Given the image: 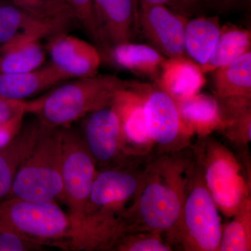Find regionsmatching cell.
Listing matches in <instances>:
<instances>
[{"instance_id": "6da1fadb", "label": "cell", "mask_w": 251, "mask_h": 251, "mask_svg": "<svg viewBox=\"0 0 251 251\" xmlns=\"http://www.w3.org/2000/svg\"><path fill=\"white\" fill-rule=\"evenodd\" d=\"M195 162L192 145L149 155L139 189L125 214L130 232L158 231L167 242L179 223Z\"/></svg>"}, {"instance_id": "7a4b0ae2", "label": "cell", "mask_w": 251, "mask_h": 251, "mask_svg": "<svg viewBox=\"0 0 251 251\" xmlns=\"http://www.w3.org/2000/svg\"><path fill=\"white\" fill-rule=\"evenodd\" d=\"M146 157H130L97 171L84 209L79 234L90 240L119 237L127 230L126 211L139 189Z\"/></svg>"}, {"instance_id": "3957f363", "label": "cell", "mask_w": 251, "mask_h": 251, "mask_svg": "<svg viewBox=\"0 0 251 251\" xmlns=\"http://www.w3.org/2000/svg\"><path fill=\"white\" fill-rule=\"evenodd\" d=\"M140 84L113 75L81 77L40 97L34 115L46 126H70L90 112L112 105L122 91Z\"/></svg>"}, {"instance_id": "277c9868", "label": "cell", "mask_w": 251, "mask_h": 251, "mask_svg": "<svg viewBox=\"0 0 251 251\" xmlns=\"http://www.w3.org/2000/svg\"><path fill=\"white\" fill-rule=\"evenodd\" d=\"M62 127L43 125L34 148L18 170L7 198L31 202L62 200Z\"/></svg>"}, {"instance_id": "5b68a950", "label": "cell", "mask_w": 251, "mask_h": 251, "mask_svg": "<svg viewBox=\"0 0 251 251\" xmlns=\"http://www.w3.org/2000/svg\"><path fill=\"white\" fill-rule=\"evenodd\" d=\"M208 191L221 211L232 218L251 198V173L233 153L210 135L199 137L193 146Z\"/></svg>"}, {"instance_id": "8992f818", "label": "cell", "mask_w": 251, "mask_h": 251, "mask_svg": "<svg viewBox=\"0 0 251 251\" xmlns=\"http://www.w3.org/2000/svg\"><path fill=\"white\" fill-rule=\"evenodd\" d=\"M222 230L219 209L196 158L179 223L167 242L185 251H219Z\"/></svg>"}, {"instance_id": "52a82bcc", "label": "cell", "mask_w": 251, "mask_h": 251, "mask_svg": "<svg viewBox=\"0 0 251 251\" xmlns=\"http://www.w3.org/2000/svg\"><path fill=\"white\" fill-rule=\"evenodd\" d=\"M0 230H8L43 245L70 241L72 226L68 214L54 201L31 202L6 198L0 202Z\"/></svg>"}, {"instance_id": "ba28073f", "label": "cell", "mask_w": 251, "mask_h": 251, "mask_svg": "<svg viewBox=\"0 0 251 251\" xmlns=\"http://www.w3.org/2000/svg\"><path fill=\"white\" fill-rule=\"evenodd\" d=\"M62 128V201L69 209L72 226L69 247L80 232L84 209L97 170L80 132L71 126Z\"/></svg>"}, {"instance_id": "9c48e42d", "label": "cell", "mask_w": 251, "mask_h": 251, "mask_svg": "<svg viewBox=\"0 0 251 251\" xmlns=\"http://www.w3.org/2000/svg\"><path fill=\"white\" fill-rule=\"evenodd\" d=\"M144 112L156 153L176 152L191 146L194 134L181 120L176 101L157 86H150L147 92Z\"/></svg>"}, {"instance_id": "30bf717a", "label": "cell", "mask_w": 251, "mask_h": 251, "mask_svg": "<svg viewBox=\"0 0 251 251\" xmlns=\"http://www.w3.org/2000/svg\"><path fill=\"white\" fill-rule=\"evenodd\" d=\"M85 117L80 133L97 171L116 166L130 158L122 150L121 120L114 103Z\"/></svg>"}, {"instance_id": "8fae6325", "label": "cell", "mask_w": 251, "mask_h": 251, "mask_svg": "<svg viewBox=\"0 0 251 251\" xmlns=\"http://www.w3.org/2000/svg\"><path fill=\"white\" fill-rule=\"evenodd\" d=\"M137 28L166 58L187 57L185 51V27L188 18L159 4L138 2Z\"/></svg>"}, {"instance_id": "7c38bea8", "label": "cell", "mask_w": 251, "mask_h": 251, "mask_svg": "<svg viewBox=\"0 0 251 251\" xmlns=\"http://www.w3.org/2000/svg\"><path fill=\"white\" fill-rule=\"evenodd\" d=\"M138 0H94V41L104 54L129 42L137 29Z\"/></svg>"}, {"instance_id": "4fadbf2b", "label": "cell", "mask_w": 251, "mask_h": 251, "mask_svg": "<svg viewBox=\"0 0 251 251\" xmlns=\"http://www.w3.org/2000/svg\"><path fill=\"white\" fill-rule=\"evenodd\" d=\"M150 87L141 83L122 91L114 101L121 120L122 150L126 156H148L154 148L147 130L144 112V102Z\"/></svg>"}, {"instance_id": "5bb4252c", "label": "cell", "mask_w": 251, "mask_h": 251, "mask_svg": "<svg viewBox=\"0 0 251 251\" xmlns=\"http://www.w3.org/2000/svg\"><path fill=\"white\" fill-rule=\"evenodd\" d=\"M51 64L72 78L98 74L101 56L98 49L76 36L61 32L51 36L48 45Z\"/></svg>"}, {"instance_id": "9a60e30c", "label": "cell", "mask_w": 251, "mask_h": 251, "mask_svg": "<svg viewBox=\"0 0 251 251\" xmlns=\"http://www.w3.org/2000/svg\"><path fill=\"white\" fill-rule=\"evenodd\" d=\"M41 128L42 123L37 117L23 122L14 139L0 149V202L9 196L18 170L34 148Z\"/></svg>"}, {"instance_id": "2e32d148", "label": "cell", "mask_w": 251, "mask_h": 251, "mask_svg": "<svg viewBox=\"0 0 251 251\" xmlns=\"http://www.w3.org/2000/svg\"><path fill=\"white\" fill-rule=\"evenodd\" d=\"M204 83L201 67L188 57L167 58L156 79L157 87L175 101L199 93Z\"/></svg>"}, {"instance_id": "e0dca14e", "label": "cell", "mask_w": 251, "mask_h": 251, "mask_svg": "<svg viewBox=\"0 0 251 251\" xmlns=\"http://www.w3.org/2000/svg\"><path fill=\"white\" fill-rule=\"evenodd\" d=\"M69 79L52 64L31 72L0 74V96L14 100H25Z\"/></svg>"}, {"instance_id": "ac0fdd59", "label": "cell", "mask_w": 251, "mask_h": 251, "mask_svg": "<svg viewBox=\"0 0 251 251\" xmlns=\"http://www.w3.org/2000/svg\"><path fill=\"white\" fill-rule=\"evenodd\" d=\"M65 32L60 28L44 22L14 4L0 5V46L17 39H41Z\"/></svg>"}, {"instance_id": "d6986e66", "label": "cell", "mask_w": 251, "mask_h": 251, "mask_svg": "<svg viewBox=\"0 0 251 251\" xmlns=\"http://www.w3.org/2000/svg\"><path fill=\"white\" fill-rule=\"evenodd\" d=\"M176 103L181 120L193 134L205 137L224 127L219 100L214 95L198 93Z\"/></svg>"}, {"instance_id": "ffe728a7", "label": "cell", "mask_w": 251, "mask_h": 251, "mask_svg": "<svg viewBox=\"0 0 251 251\" xmlns=\"http://www.w3.org/2000/svg\"><path fill=\"white\" fill-rule=\"evenodd\" d=\"M114 64L135 74L158 78L161 66L167 59L150 46L122 43L113 46L105 53Z\"/></svg>"}, {"instance_id": "44dd1931", "label": "cell", "mask_w": 251, "mask_h": 251, "mask_svg": "<svg viewBox=\"0 0 251 251\" xmlns=\"http://www.w3.org/2000/svg\"><path fill=\"white\" fill-rule=\"evenodd\" d=\"M221 27L218 16L188 19L185 27L184 46L186 56L198 65H204L212 54Z\"/></svg>"}, {"instance_id": "7402d4cb", "label": "cell", "mask_w": 251, "mask_h": 251, "mask_svg": "<svg viewBox=\"0 0 251 251\" xmlns=\"http://www.w3.org/2000/svg\"><path fill=\"white\" fill-rule=\"evenodd\" d=\"M214 97L251 98V52L214 71Z\"/></svg>"}, {"instance_id": "603a6c76", "label": "cell", "mask_w": 251, "mask_h": 251, "mask_svg": "<svg viewBox=\"0 0 251 251\" xmlns=\"http://www.w3.org/2000/svg\"><path fill=\"white\" fill-rule=\"evenodd\" d=\"M224 127L221 132L231 143L247 149L251 140V98L218 99Z\"/></svg>"}, {"instance_id": "cb8c5ba5", "label": "cell", "mask_w": 251, "mask_h": 251, "mask_svg": "<svg viewBox=\"0 0 251 251\" xmlns=\"http://www.w3.org/2000/svg\"><path fill=\"white\" fill-rule=\"evenodd\" d=\"M40 39H17L0 46V74L31 72L42 66L45 52Z\"/></svg>"}, {"instance_id": "d4e9b609", "label": "cell", "mask_w": 251, "mask_h": 251, "mask_svg": "<svg viewBox=\"0 0 251 251\" xmlns=\"http://www.w3.org/2000/svg\"><path fill=\"white\" fill-rule=\"evenodd\" d=\"M251 46V31L234 25L223 26L212 54L201 66V70L204 74L214 72L250 51Z\"/></svg>"}, {"instance_id": "484cf974", "label": "cell", "mask_w": 251, "mask_h": 251, "mask_svg": "<svg viewBox=\"0 0 251 251\" xmlns=\"http://www.w3.org/2000/svg\"><path fill=\"white\" fill-rule=\"evenodd\" d=\"M21 8L41 21L54 25L65 31L75 20L67 0H11Z\"/></svg>"}, {"instance_id": "4316f807", "label": "cell", "mask_w": 251, "mask_h": 251, "mask_svg": "<svg viewBox=\"0 0 251 251\" xmlns=\"http://www.w3.org/2000/svg\"><path fill=\"white\" fill-rule=\"evenodd\" d=\"M223 227L219 251H251V197Z\"/></svg>"}, {"instance_id": "83f0119b", "label": "cell", "mask_w": 251, "mask_h": 251, "mask_svg": "<svg viewBox=\"0 0 251 251\" xmlns=\"http://www.w3.org/2000/svg\"><path fill=\"white\" fill-rule=\"evenodd\" d=\"M158 231L128 232L120 238L112 251H171L173 248Z\"/></svg>"}, {"instance_id": "f1b7e54d", "label": "cell", "mask_w": 251, "mask_h": 251, "mask_svg": "<svg viewBox=\"0 0 251 251\" xmlns=\"http://www.w3.org/2000/svg\"><path fill=\"white\" fill-rule=\"evenodd\" d=\"M39 98L33 100H14L0 96V125L27 114H35Z\"/></svg>"}, {"instance_id": "f546056e", "label": "cell", "mask_w": 251, "mask_h": 251, "mask_svg": "<svg viewBox=\"0 0 251 251\" xmlns=\"http://www.w3.org/2000/svg\"><path fill=\"white\" fill-rule=\"evenodd\" d=\"M43 244L8 230H0V251L41 250Z\"/></svg>"}, {"instance_id": "4dcf8cb0", "label": "cell", "mask_w": 251, "mask_h": 251, "mask_svg": "<svg viewBox=\"0 0 251 251\" xmlns=\"http://www.w3.org/2000/svg\"><path fill=\"white\" fill-rule=\"evenodd\" d=\"M138 2L162 5L176 14L190 19L199 14L204 1L203 0H138Z\"/></svg>"}, {"instance_id": "1f68e13d", "label": "cell", "mask_w": 251, "mask_h": 251, "mask_svg": "<svg viewBox=\"0 0 251 251\" xmlns=\"http://www.w3.org/2000/svg\"><path fill=\"white\" fill-rule=\"evenodd\" d=\"M75 20L80 23L87 34L94 41V0H67Z\"/></svg>"}, {"instance_id": "d6a6232c", "label": "cell", "mask_w": 251, "mask_h": 251, "mask_svg": "<svg viewBox=\"0 0 251 251\" xmlns=\"http://www.w3.org/2000/svg\"><path fill=\"white\" fill-rule=\"evenodd\" d=\"M24 117H18L12 121L0 125V149L8 145L18 134L23 123Z\"/></svg>"}, {"instance_id": "836d02e7", "label": "cell", "mask_w": 251, "mask_h": 251, "mask_svg": "<svg viewBox=\"0 0 251 251\" xmlns=\"http://www.w3.org/2000/svg\"><path fill=\"white\" fill-rule=\"evenodd\" d=\"M204 1L216 11L224 13L238 7L244 4L246 0H203Z\"/></svg>"}]
</instances>
